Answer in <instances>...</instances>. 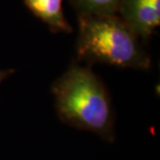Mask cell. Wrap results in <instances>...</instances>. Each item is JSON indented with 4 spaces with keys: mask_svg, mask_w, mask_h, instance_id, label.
<instances>
[{
    "mask_svg": "<svg viewBox=\"0 0 160 160\" xmlns=\"http://www.w3.org/2000/svg\"><path fill=\"white\" fill-rule=\"evenodd\" d=\"M118 11L137 37L148 39L160 24V0H121Z\"/></svg>",
    "mask_w": 160,
    "mask_h": 160,
    "instance_id": "3957f363",
    "label": "cell"
},
{
    "mask_svg": "<svg viewBox=\"0 0 160 160\" xmlns=\"http://www.w3.org/2000/svg\"><path fill=\"white\" fill-rule=\"evenodd\" d=\"M14 73V69H0V84Z\"/></svg>",
    "mask_w": 160,
    "mask_h": 160,
    "instance_id": "8992f818",
    "label": "cell"
},
{
    "mask_svg": "<svg viewBox=\"0 0 160 160\" xmlns=\"http://www.w3.org/2000/svg\"><path fill=\"white\" fill-rule=\"evenodd\" d=\"M51 91L63 123L114 141L115 115L109 92L89 66L72 63Z\"/></svg>",
    "mask_w": 160,
    "mask_h": 160,
    "instance_id": "6da1fadb",
    "label": "cell"
},
{
    "mask_svg": "<svg viewBox=\"0 0 160 160\" xmlns=\"http://www.w3.org/2000/svg\"><path fill=\"white\" fill-rule=\"evenodd\" d=\"M63 0H24V3L37 18L48 25L52 31L70 33L72 27L65 18Z\"/></svg>",
    "mask_w": 160,
    "mask_h": 160,
    "instance_id": "277c9868",
    "label": "cell"
},
{
    "mask_svg": "<svg viewBox=\"0 0 160 160\" xmlns=\"http://www.w3.org/2000/svg\"><path fill=\"white\" fill-rule=\"evenodd\" d=\"M79 13L115 15L121 0H71Z\"/></svg>",
    "mask_w": 160,
    "mask_h": 160,
    "instance_id": "5b68a950",
    "label": "cell"
},
{
    "mask_svg": "<svg viewBox=\"0 0 160 160\" xmlns=\"http://www.w3.org/2000/svg\"><path fill=\"white\" fill-rule=\"evenodd\" d=\"M77 56L80 62L148 69L150 58L138 37L116 15L79 13Z\"/></svg>",
    "mask_w": 160,
    "mask_h": 160,
    "instance_id": "7a4b0ae2",
    "label": "cell"
}]
</instances>
